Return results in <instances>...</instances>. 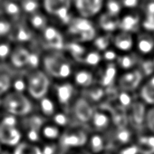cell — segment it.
Here are the masks:
<instances>
[{
  "mask_svg": "<svg viewBox=\"0 0 154 154\" xmlns=\"http://www.w3.org/2000/svg\"><path fill=\"white\" fill-rule=\"evenodd\" d=\"M11 87L13 88L14 92L19 93V94H24L26 90H27V84H26V79L23 78L22 76L18 77H14L12 78V84Z\"/></svg>",
  "mask_w": 154,
  "mask_h": 154,
  "instance_id": "39",
  "label": "cell"
},
{
  "mask_svg": "<svg viewBox=\"0 0 154 154\" xmlns=\"http://www.w3.org/2000/svg\"><path fill=\"white\" fill-rule=\"evenodd\" d=\"M118 67L115 63H108L100 74V85L102 87H109L117 82Z\"/></svg>",
  "mask_w": 154,
  "mask_h": 154,
  "instance_id": "19",
  "label": "cell"
},
{
  "mask_svg": "<svg viewBox=\"0 0 154 154\" xmlns=\"http://www.w3.org/2000/svg\"><path fill=\"white\" fill-rule=\"evenodd\" d=\"M65 47L70 53L71 56L78 61H83L85 54H87V50L85 49V47H84L79 42H72L65 45Z\"/></svg>",
  "mask_w": 154,
  "mask_h": 154,
  "instance_id": "28",
  "label": "cell"
},
{
  "mask_svg": "<svg viewBox=\"0 0 154 154\" xmlns=\"http://www.w3.org/2000/svg\"><path fill=\"white\" fill-rule=\"evenodd\" d=\"M88 136L83 129L72 128L60 138V144L63 148H78L87 144Z\"/></svg>",
  "mask_w": 154,
  "mask_h": 154,
  "instance_id": "9",
  "label": "cell"
},
{
  "mask_svg": "<svg viewBox=\"0 0 154 154\" xmlns=\"http://www.w3.org/2000/svg\"><path fill=\"white\" fill-rule=\"evenodd\" d=\"M120 154H140V151L136 144H130L123 147L121 149Z\"/></svg>",
  "mask_w": 154,
  "mask_h": 154,
  "instance_id": "48",
  "label": "cell"
},
{
  "mask_svg": "<svg viewBox=\"0 0 154 154\" xmlns=\"http://www.w3.org/2000/svg\"><path fill=\"white\" fill-rule=\"evenodd\" d=\"M94 74L91 71L87 69H79L73 74V80L77 86L87 89L93 85L94 83Z\"/></svg>",
  "mask_w": 154,
  "mask_h": 154,
  "instance_id": "22",
  "label": "cell"
},
{
  "mask_svg": "<svg viewBox=\"0 0 154 154\" xmlns=\"http://www.w3.org/2000/svg\"><path fill=\"white\" fill-rule=\"evenodd\" d=\"M39 108L41 110V112L44 116L46 117H53L55 112V104L54 101L48 97H44L41 100H39Z\"/></svg>",
  "mask_w": 154,
  "mask_h": 154,
  "instance_id": "32",
  "label": "cell"
},
{
  "mask_svg": "<svg viewBox=\"0 0 154 154\" xmlns=\"http://www.w3.org/2000/svg\"><path fill=\"white\" fill-rule=\"evenodd\" d=\"M22 134L17 126H9L0 122V143L8 146H17Z\"/></svg>",
  "mask_w": 154,
  "mask_h": 154,
  "instance_id": "12",
  "label": "cell"
},
{
  "mask_svg": "<svg viewBox=\"0 0 154 154\" xmlns=\"http://www.w3.org/2000/svg\"><path fill=\"white\" fill-rule=\"evenodd\" d=\"M30 52L24 47H17L12 51L10 59L12 64L17 68H22L28 64Z\"/></svg>",
  "mask_w": 154,
  "mask_h": 154,
  "instance_id": "23",
  "label": "cell"
},
{
  "mask_svg": "<svg viewBox=\"0 0 154 154\" xmlns=\"http://www.w3.org/2000/svg\"><path fill=\"white\" fill-rule=\"evenodd\" d=\"M144 80L145 78L140 69L136 68L121 74L117 79V84L121 91L134 93L137 89H140Z\"/></svg>",
  "mask_w": 154,
  "mask_h": 154,
  "instance_id": "5",
  "label": "cell"
},
{
  "mask_svg": "<svg viewBox=\"0 0 154 154\" xmlns=\"http://www.w3.org/2000/svg\"><path fill=\"white\" fill-rule=\"evenodd\" d=\"M10 35L14 41H17L18 43L29 42V40L32 38L31 28L27 26H23V25L16 26L12 27Z\"/></svg>",
  "mask_w": 154,
  "mask_h": 154,
  "instance_id": "25",
  "label": "cell"
},
{
  "mask_svg": "<svg viewBox=\"0 0 154 154\" xmlns=\"http://www.w3.org/2000/svg\"><path fill=\"white\" fill-rule=\"evenodd\" d=\"M142 58L140 57L134 51L119 54L115 63L117 67L123 72L134 70L139 67Z\"/></svg>",
  "mask_w": 154,
  "mask_h": 154,
  "instance_id": "14",
  "label": "cell"
},
{
  "mask_svg": "<svg viewBox=\"0 0 154 154\" xmlns=\"http://www.w3.org/2000/svg\"><path fill=\"white\" fill-rule=\"evenodd\" d=\"M45 73L57 79H66L72 74V69L70 62L60 53L53 52L42 58Z\"/></svg>",
  "mask_w": 154,
  "mask_h": 154,
  "instance_id": "1",
  "label": "cell"
},
{
  "mask_svg": "<svg viewBox=\"0 0 154 154\" xmlns=\"http://www.w3.org/2000/svg\"><path fill=\"white\" fill-rule=\"evenodd\" d=\"M11 45L8 42H0V60H5L11 55Z\"/></svg>",
  "mask_w": 154,
  "mask_h": 154,
  "instance_id": "45",
  "label": "cell"
},
{
  "mask_svg": "<svg viewBox=\"0 0 154 154\" xmlns=\"http://www.w3.org/2000/svg\"><path fill=\"white\" fill-rule=\"evenodd\" d=\"M2 107L11 115L26 116L29 114L33 109L31 101L24 94L16 92L7 94L2 99Z\"/></svg>",
  "mask_w": 154,
  "mask_h": 154,
  "instance_id": "2",
  "label": "cell"
},
{
  "mask_svg": "<svg viewBox=\"0 0 154 154\" xmlns=\"http://www.w3.org/2000/svg\"><path fill=\"white\" fill-rule=\"evenodd\" d=\"M123 10H138L141 6L143 0H117Z\"/></svg>",
  "mask_w": 154,
  "mask_h": 154,
  "instance_id": "40",
  "label": "cell"
},
{
  "mask_svg": "<svg viewBox=\"0 0 154 154\" xmlns=\"http://www.w3.org/2000/svg\"><path fill=\"white\" fill-rule=\"evenodd\" d=\"M68 26V32L76 38V42H89L94 40L96 32L92 21L85 17L72 18Z\"/></svg>",
  "mask_w": 154,
  "mask_h": 154,
  "instance_id": "4",
  "label": "cell"
},
{
  "mask_svg": "<svg viewBox=\"0 0 154 154\" xmlns=\"http://www.w3.org/2000/svg\"><path fill=\"white\" fill-rule=\"evenodd\" d=\"M42 40L50 49L61 50L65 47V43L61 33L54 26H47L42 31Z\"/></svg>",
  "mask_w": 154,
  "mask_h": 154,
  "instance_id": "11",
  "label": "cell"
},
{
  "mask_svg": "<svg viewBox=\"0 0 154 154\" xmlns=\"http://www.w3.org/2000/svg\"><path fill=\"white\" fill-rule=\"evenodd\" d=\"M0 105H2V100L0 99Z\"/></svg>",
  "mask_w": 154,
  "mask_h": 154,
  "instance_id": "50",
  "label": "cell"
},
{
  "mask_svg": "<svg viewBox=\"0 0 154 154\" xmlns=\"http://www.w3.org/2000/svg\"><path fill=\"white\" fill-rule=\"evenodd\" d=\"M27 84V92L29 94L36 100H41L45 97L50 81L48 75L40 70H33L31 71L26 77Z\"/></svg>",
  "mask_w": 154,
  "mask_h": 154,
  "instance_id": "3",
  "label": "cell"
},
{
  "mask_svg": "<svg viewBox=\"0 0 154 154\" xmlns=\"http://www.w3.org/2000/svg\"><path fill=\"white\" fill-rule=\"evenodd\" d=\"M87 143L89 144L90 151L94 154H97V153H100L101 151H103L104 149V146H105V140H104L103 137L99 133L93 134L88 139Z\"/></svg>",
  "mask_w": 154,
  "mask_h": 154,
  "instance_id": "29",
  "label": "cell"
},
{
  "mask_svg": "<svg viewBox=\"0 0 154 154\" xmlns=\"http://www.w3.org/2000/svg\"><path fill=\"white\" fill-rule=\"evenodd\" d=\"M73 113L79 122H88L91 121L94 110L91 103L85 98H80L77 100L72 106Z\"/></svg>",
  "mask_w": 154,
  "mask_h": 154,
  "instance_id": "13",
  "label": "cell"
},
{
  "mask_svg": "<svg viewBox=\"0 0 154 154\" xmlns=\"http://www.w3.org/2000/svg\"><path fill=\"white\" fill-rule=\"evenodd\" d=\"M151 61H152V63H153V66H154V55L151 57Z\"/></svg>",
  "mask_w": 154,
  "mask_h": 154,
  "instance_id": "49",
  "label": "cell"
},
{
  "mask_svg": "<svg viewBox=\"0 0 154 154\" xmlns=\"http://www.w3.org/2000/svg\"><path fill=\"white\" fill-rule=\"evenodd\" d=\"M103 59H104L107 63H115L119 54H117V51L113 48H108L107 50H105L103 54Z\"/></svg>",
  "mask_w": 154,
  "mask_h": 154,
  "instance_id": "46",
  "label": "cell"
},
{
  "mask_svg": "<svg viewBox=\"0 0 154 154\" xmlns=\"http://www.w3.org/2000/svg\"><path fill=\"white\" fill-rule=\"evenodd\" d=\"M133 138V133L131 129L126 126L118 127L112 131L111 140L113 145L116 147H125L131 144Z\"/></svg>",
  "mask_w": 154,
  "mask_h": 154,
  "instance_id": "16",
  "label": "cell"
},
{
  "mask_svg": "<svg viewBox=\"0 0 154 154\" xmlns=\"http://www.w3.org/2000/svg\"><path fill=\"white\" fill-rule=\"evenodd\" d=\"M12 25L6 17H0V37H4L10 35L12 31Z\"/></svg>",
  "mask_w": 154,
  "mask_h": 154,
  "instance_id": "42",
  "label": "cell"
},
{
  "mask_svg": "<svg viewBox=\"0 0 154 154\" xmlns=\"http://www.w3.org/2000/svg\"><path fill=\"white\" fill-rule=\"evenodd\" d=\"M106 0H72L75 11L81 17L90 19L101 13Z\"/></svg>",
  "mask_w": 154,
  "mask_h": 154,
  "instance_id": "6",
  "label": "cell"
},
{
  "mask_svg": "<svg viewBox=\"0 0 154 154\" xmlns=\"http://www.w3.org/2000/svg\"><path fill=\"white\" fill-rule=\"evenodd\" d=\"M112 44L116 51L126 54L134 51L135 35L119 30L112 36Z\"/></svg>",
  "mask_w": 154,
  "mask_h": 154,
  "instance_id": "10",
  "label": "cell"
},
{
  "mask_svg": "<svg viewBox=\"0 0 154 154\" xmlns=\"http://www.w3.org/2000/svg\"><path fill=\"white\" fill-rule=\"evenodd\" d=\"M54 123L58 127H64L68 124L69 119L67 115L63 112H56L54 116Z\"/></svg>",
  "mask_w": 154,
  "mask_h": 154,
  "instance_id": "44",
  "label": "cell"
},
{
  "mask_svg": "<svg viewBox=\"0 0 154 154\" xmlns=\"http://www.w3.org/2000/svg\"><path fill=\"white\" fill-rule=\"evenodd\" d=\"M112 35H102L99 37H95L94 40V46L96 47L97 50H102L105 51L109 48V45L112 44Z\"/></svg>",
  "mask_w": 154,
  "mask_h": 154,
  "instance_id": "37",
  "label": "cell"
},
{
  "mask_svg": "<svg viewBox=\"0 0 154 154\" xmlns=\"http://www.w3.org/2000/svg\"><path fill=\"white\" fill-rule=\"evenodd\" d=\"M104 8L106 9V13L116 17H120L123 12L122 7L117 0H106Z\"/></svg>",
  "mask_w": 154,
  "mask_h": 154,
  "instance_id": "35",
  "label": "cell"
},
{
  "mask_svg": "<svg viewBox=\"0 0 154 154\" xmlns=\"http://www.w3.org/2000/svg\"><path fill=\"white\" fill-rule=\"evenodd\" d=\"M41 149H42L43 154H55L56 153V150L58 149V147L53 141L52 142L49 141L48 143H45L41 148Z\"/></svg>",
  "mask_w": 154,
  "mask_h": 154,
  "instance_id": "47",
  "label": "cell"
},
{
  "mask_svg": "<svg viewBox=\"0 0 154 154\" xmlns=\"http://www.w3.org/2000/svg\"><path fill=\"white\" fill-rule=\"evenodd\" d=\"M112 122V115L104 111H94L90 123L97 132H102L109 129Z\"/></svg>",
  "mask_w": 154,
  "mask_h": 154,
  "instance_id": "17",
  "label": "cell"
},
{
  "mask_svg": "<svg viewBox=\"0 0 154 154\" xmlns=\"http://www.w3.org/2000/svg\"><path fill=\"white\" fill-rule=\"evenodd\" d=\"M54 94L58 103L62 105H68L74 94V87L68 82H63L54 85Z\"/></svg>",
  "mask_w": 154,
  "mask_h": 154,
  "instance_id": "15",
  "label": "cell"
},
{
  "mask_svg": "<svg viewBox=\"0 0 154 154\" xmlns=\"http://www.w3.org/2000/svg\"><path fill=\"white\" fill-rule=\"evenodd\" d=\"M142 13L139 10H124L120 16L119 30L136 35L141 30Z\"/></svg>",
  "mask_w": 154,
  "mask_h": 154,
  "instance_id": "8",
  "label": "cell"
},
{
  "mask_svg": "<svg viewBox=\"0 0 154 154\" xmlns=\"http://www.w3.org/2000/svg\"><path fill=\"white\" fill-rule=\"evenodd\" d=\"M140 100L150 106H154V73L146 78L140 87Z\"/></svg>",
  "mask_w": 154,
  "mask_h": 154,
  "instance_id": "18",
  "label": "cell"
},
{
  "mask_svg": "<svg viewBox=\"0 0 154 154\" xmlns=\"http://www.w3.org/2000/svg\"><path fill=\"white\" fill-rule=\"evenodd\" d=\"M2 8L5 15L13 20H18L23 13L19 2H17L15 0H5L2 4Z\"/></svg>",
  "mask_w": 154,
  "mask_h": 154,
  "instance_id": "26",
  "label": "cell"
},
{
  "mask_svg": "<svg viewBox=\"0 0 154 154\" xmlns=\"http://www.w3.org/2000/svg\"><path fill=\"white\" fill-rule=\"evenodd\" d=\"M145 125L147 126L149 132L154 134V106H151L147 111Z\"/></svg>",
  "mask_w": 154,
  "mask_h": 154,
  "instance_id": "43",
  "label": "cell"
},
{
  "mask_svg": "<svg viewBox=\"0 0 154 154\" xmlns=\"http://www.w3.org/2000/svg\"><path fill=\"white\" fill-rule=\"evenodd\" d=\"M117 99L120 103V107H122V109H125V108L130 109L132 106V104L134 103L132 93L120 91V94H119Z\"/></svg>",
  "mask_w": 154,
  "mask_h": 154,
  "instance_id": "36",
  "label": "cell"
},
{
  "mask_svg": "<svg viewBox=\"0 0 154 154\" xmlns=\"http://www.w3.org/2000/svg\"><path fill=\"white\" fill-rule=\"evenodd\" d=\"M41 137L49 141H53L58 138H61V128L54 123L44 124L41 128Z\"/></svg>",
  "mask_w": 154,
  "mask_h": 154,
  "instance_id": "27",
  "label": "cell"
},
{
  "mask_svg": "<svg viewBox=\"0 0 154 154\" xmlns=\"http://www.w3.org/2000/svg\"><path fill=\"white\" fill-rule=\"evenodd\" d=\"M144 103L140 100V103L134 102L132 106L130 108V119L134 125H141L145 123L147 110L144 106ZM146 105V104H145Z\"/></svg>",
  "mask_w": 154,
  "mask_h": 154,
  "instance_id": "21",
  "label": "cell"
},
{
  "mask_svg": "<svg viewBox=\"0 0 154 154\" xmlns=\"http://www.w3.org/2000/svg\"><path fill=\"white\" fill-rule=\"evenodd\" d=\"M138 146L140 154H154V134L151 132L138 136Z\"/></svg>",
  "mask_w": 154,
  "mask_h": 154,
  "instance_id": "24",
  "label": "cell"
},
{
  "mask_svg": "<svg viewBox=\"0 0 154 154\" xmlns=\"http://www.w3.org/2000/svg\"><path fill=\"white\" fill-rule=\"evenodd\" d=\"M29 24L32 28L39 31H43L47 26V19L43 13L38 11L30 16Z\"/></svg>",
  "mask_w": 154,
  "mask_h": 154,
  "instance_id": "31",
  "label": "cell"
},
{
  "mask_svg": "<svg viewBox=\"0 0 154 154\" xmlns=\"http://www.w3.org/2000/svg\"><path fill=\"white\" fill-rule=\"evenodd\" d=\"M85 98L89 103L90 102H98L102 100V98L104 95V89L102 86H94L85 89Z\"/></svg>",
  "mask_w": 154,
  "mask_h": 154,
  "instance_id": "33",
  "label": "cell"
},
{
  "mask_svg": "<svg viewBox=\"0 0 154 154\" xmlns=\"http://www.w3.org/2000/svg\"><path fill=\"white\" fill-rule=\"evenodd\" d=\"M119 25L120 17L112 16L106 12L102 13L99 17V26L104 32H106V34L111 35L119 31Z\"/></svg>",
  "mask_w": 154,
  "mask_h": 154,
  "instance_id": "20",
  "label": "cell"
},
{
  "mask_svg": "<svg viewBox=\"0 0 154 154\" xmlns=\"http://www.w3.org/2000/svg\"><path fill=\"white\" fill-rule=\"evenodd\" d=\"M12 84V78L6 74V73H0V95H2L9 90Z\"/></svg>",
  "mask_w": 154,
  "mask_h": 154,
  "instance_id": "41",
  "label": "cell"
},
{
  "mask_svg": "<svg viewBox=\"0 0 154 154\" xmlns=\"http://www.w3.org/2000/svg\"><path fill=\"white\" fill-rule=\"evenodd\" d=\"M13 154H43L41 148L30 142H21L19 143Z\"/></svg>",
  "mask_w": 154,
  "mask_h": 154,
  "instance_id": "30",
  "label": "cell"
},
{
  "mask_svg": "<svg viewBox=\"0 0 154 154\" xmlns=\"http://www.w3.org/2000/svg\"><path fill=\"white\" fill-rule=\"evenodd\" d=\"M134 52L142 59L154 55V34L140 30L135 35Z\"/></svg>",
  "mask_w": 154,
  "mask_h": 154,
  "instance_id": "7",
  "label": "cell"
},
{
  "mask_svg": "<svg viewBox=\"0 0 154 154\" xmlns=\"http://www.w3.org/2000/svg\"><path fill=\"white\" fill-rule=\"evenodd\" d=\"M102 60H103V56L102 54H99L98 51H91V52H87L83 62H85V63L88 65L96 66L102 62Z\"/></svg>",
  "mask_w": 154,
  "mask_h": 154,
  "instance_id": "38",
  "label": "cell"
},
{
  "mask_svg": "<svg viewBox=\"0 0 154 154\" xmlns=\"http://www.w3.org/2000/svg\"><path fill=\"white\" fill-rule=\"evenodd\" d=\"M19 4L23 13H26L31 16L38 12L39 4L37 0H20Z\"/></svg>",
  "mask_w": 154,
  "mask_h": 154,
  "instance_id": "34",
  "label": "cell"
}]
</instances>
